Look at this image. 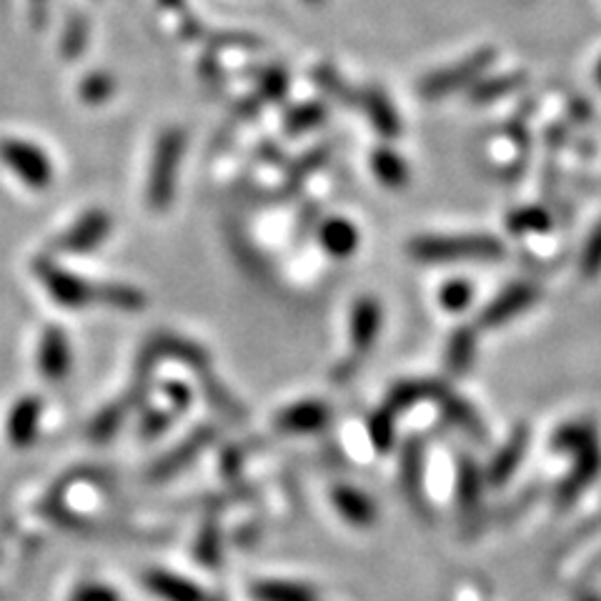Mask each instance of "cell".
Here are the masks:
<instances>
[{
	"label": "cell",
	"mask_w": 601,
	"mask_h": 601,
	"mask_svg": "<svg viewBox=\"0 0 601 601\" xmlns=\"http://www.w3.org/2000/svg\"><path fill=\"white\" fill-rule=\"evenodd\" d=\"M406 254L418 264H459V260H496L506 254V248L489 234H454L411 238Z\"/></svg>",
	"instance_id": "obj_1"
},
{
	"label": "cell",
	"mask_w": 601,
	"mask_h": 601,
	"mask_svg": "<svg viewBox=\"0 0 601 601\" xmlns=\"http://www.w3.org/2000/svg\"><path fill=\"white\" fill-rule=\"evenodd\" d=\"M186 154V134L180 128H166L158 136L154 158H150L148 168V186H146V200L150 210H168L176 196V178L180 160Z\"/></svg>",
	"instance_id": "obj_2"
},
{
	"label": "cell",
	"mask_w": 601,
	"mask_h": 601,
	"mask_svg": "<svg viewBox=\"0 0 601 601\" xmlns=\"http://www.w3.org/2000/svg\"><path fill=\"white\" fill-rule=\"evenodd\" d=\"M494 60H496V48H479L471 56L461 58L459 63L439 68L431 76H426L418 83V93L428 100H436V98L456 93V90L461 88H471L476 80L484 78V73Z\"/></svg>",
	"instance_id": "obj_3"
},
{
	"label": "cell",
	"mask_w": 601,
	"mask_h": 601,
	"mask_svg": "<svg viewBox=\"0 0 601 601\" xmlns=\"http://www.w3.org/2000/svg\"><path fill=\"white\" fill-rule=\"evenodd\" d=\"M0 164H3L20 184L33 190L50 188L56 178V168L50 164V156L46 150L23 138L0 140Z\"/></svg>",
	"instance_id": "obj_4"
},
{
	"label": "cell",
	"mask_w": 601,
	"mask_h": 601,
	"mask_svg": "<svg viewBox=\"0 0 601 601\" xmlns=\"http://www.w3.org/2000/svg\"><path fill=\"white\" fill-rule=\"evenodd\" d=\"M33 274L40 284L48 290V296L63 308H88L98 306V290L100 286L90 284L83 276L70 274V270L60 268L56 260L50 258H36Z\"/></svg>",
	"instance_id": "obj_5"
},
{
	"label": "cell",
	"mask_w": 601,
	"mask_h": 601,
	"mask_svg": "<svg viewBox=\"0 0 601 601\" xmlns=\"http://www.w3.org/2000/svg\"><path fill=\"white\" fill-rule=\"evenodd\" d=\"M36 368L48 384H63L73 371V348H70L68 334L58 326H48L40 334L36 348Z\"/></svg>",
	"instance_id": "obj_6"
},
{
	"label": "cell",
	"mask_w": 601,
	"mask_h": 601,
	"mask_svg": "<svg viewBox=\"0 0 601 601\" xmlns=\"http://www.w3.org/2000/svg\"><path fill=\"white\" fill-rule=\"evenodd\" d=\"M384 331V306L376 296H358L351 306L348 316V338L354 348V361L364 358Z\"/></svg>",
	"instance_id": "obj_7"
},
{
	"label": "cell",
	"mask_w": 601,
	"mask_h": 601,
	"mask_svg": "<svg viewBox=\"0 0 601 601\" xmlns=\"http://www.w3.org/2000/svg\"><path fill=\"white\" fill-rule=\"evenodd\" d=\"M114 230V218L104 208H90L56 240V248L63 254H90Z\"/></svg>",
	"instance_id": "obj_8"
},
{
	"label": "cell",
	"mask_w": 601,
	"mask_h": 601,
	"mask_svg": "<svg viewBox=\"0 0 601 601\" xmlns=\"http://www.w3.org/2000/svg\"><path fill=\"white\" fill-rule=\"evenodd\" d=\"M539 300V288L526 280H516V284L506 286L501 294L491 300V304L481 311L479 326L481 328H499L506 326L511 318L524 314Z\"/></svg>",
	"instance_id": "obj_9"
},
{
	"label": "cell",
	"mask_w": 601,
	"mask_h": 601,
	"mask_svg": "<svg viewBox=\"0 0 601 601\" xmlns=\"http://www.w3.org/2000/svg\"><path fill=\"white\" fill-rule=\"evenodd\" d=\"M601 474V446L594 444L584 451H579L574 459V466L569 469V474L561 479V484L556 486L554 504L559 509H566L574 504V501L584 494L591 486V481Z\"/></svg>",
	"instance_id": "obj_10"
},
{
	"label": "cell",
	"mask_w": 601,
	"mask_h": 601,
	"mask_svg": "<svg viewBox=\"0 0 601 601\" xmlns=\"http://www.w3.org/2000/svg\"><path fill=\"white\" fill-rule=\"evenodd\" d=\"M274 424L284 434H318L331 424V406L318 398L296 401L278 411Z\"/></svg>",
	"instance_id": "obj_11"
},
{
	"label": "cell",
	"mask_w": 601,
	"mask_h": 601,
	"mask_svg": "<svg viewBox=\"0 0 601 601\" xmlns=\"http://www.w3.org/2000/svg\"><path fill=\"white\" fill-rule=\"evenodd\" d=\"M40 418H43V398L40 396H20L13 408L8 414L6 434L13 449H30L36 444L38 431H40Z\"/></svg>",
	"instance_id": "obj_12"
},
{
	"label": "cell",
	"mask_w": 601,
	"mask_h": 601,
	"mask_svg": "<svg viewBox=\"0 0 601 601\" xmlns=\"http://www.w3.org/2000/svg\"><path fill=\"white\" fill-rule=\"evenodd\" d=\"M331 506L336 514L354 529H371L378 521V506L366 491L351 484H338L331 489Z\"/></svg>",
	"instance_id": "obj_13"
},
{
	"label": "cell",
	"mask_w": 601,
	"mask_h": 601,
	"mask_svg": "<svg viewBox=\"0 0 601 601\" xmlns=\"http://www.w3.org/2000/svg\"><path fill=\"white\" fill-rule=\"evenodd\" d=\"M529 439L531 431L526 424H519L511 431L506 444L496 451L486 469V481L491 486H504L506 481L516 474V469L521 466V461H524L529 451Z\"/></svg>",
	"instance_id": "obj_14"
},
{
	"label": "cell",
	"mask_w": 601,
	"mask_h": 601,
	"mask_svg": "<svg viewBox=\"0 0 601 601\" xmlns=\"http://www.w3.org/2000/svg\"><path fill=\"white\" fill-rule=\"evenodd\" d=\"M401 489L408 499V504L416 511H426L424 506V439L411 436L404 451H401Z\"/></svg>",
	"instance_id": "obj_15"
},
{
	"label": "cell",
	"mask_w": 601,
	"mask_h": 601,
	"mask_svg": "<svg viewBox=\"0 0 601 601\" xmlns=\"http://www.w3.org/2000/svg\"><path fill=\"white\" fill-rule=\"evenodd\" d=\"M318 246L326 250L331 258H351L361 246V230L344 216H331L324 224H318Z\"/></svg>",
	"instance_id": "obj_16"
},
{
	"label": "cell",
	"mask_w": 601,
	"mask_h": 601,
	"mask_svg": "<svg viewBox=\"0 0 601 601\" xmlns=\"http://www.w3.org/2000/svg\"><path fill=\"white\" fill-rule=\"evenodd\" d=\"M144 587L160 601H208L204 589L168 569H148L144 574Z\"/></svg>",
	"instance_id": "obj_17"
},
{
	"label": "cell",
	"mask_w": 601,
	"mask_h": 601,
	"mask_svg": "<svg viewBox=\"0 0 601 601\" xmlns=\"http://www.w3.org/2000/svg\"><path fill=\"white\" fill-rule=\"evenodd\" d=\"M444 381L439 378H408L398 381L396 386H391L386 394V408L391 414H398V411H408L416 404H424V401H436L441 391H444Z\"/></svg>",
	"instance_id": "obj_18"
},
{
	"label": "cell",
	"mask_w": 601,
	"mask_h": 601,
	"mask_svg": "<svg viewBox=\"0 0 601 601\" xmlns=\"http://www.w3.org/2000/svg\"><path fill=\"white\" fill-rule=\"evenodd\" d=\"M436 404L441 406V411H444V416L451 421V424L459 426L461 431H466L471 439H476V441L489 439L484 418L476 414V408L471 406L464 396L454 394L451 386H444V391H441L436 398Z\"/></svg>",
	"instance_id": "obj_19"
},
{
	"label": "cell",
	"mask_w": 601,
	"mask_h": 601,
	"mask_svg": "<svg viewBox=\"0 0 601 601\" xmlns=\"http://www.w3.org/2000/svg\"><path fill=\"white\" fill-rule=\"evenodd\" d=\"M361 106H364L366 116L371 120V126H374L376 134L386 140H394L401 136V118L396 114L394 104H391L388 96L381 88H366L364 96H361Z\"/></svg>",
	"instance_id": "obj_20"
},
{
	"label": "cell",
	"mask_w": 601,
	"mask_h": 601,
	"mask_svg": "<svg viewBox=\"0 0 601 601\" xmlns=\"http://www.w3.org/2000/svg\"><path fill=\"white\" fill-rule=\"evenodd\" d=\"M484 474H481L479 464L471 456L459 459V471H456V499L459 509L464 511L466 519L476 516V511L481 509V499H484Z\"/></svg>",
	"instance_id": "obj_21"
},
{
	"label": "cell",
	"mask_w": 601,
	"mask_h": 601,
	"mask_svg": "<svg viewBox=\"0 0 601 601\" xmlns=\"http://www.w3.org/2000/svg\"><path fill=\"white\" fill-rule=\"evenodd\" d=\"M371 170H374L378 184L391 190L406 188L411 180V170L404 156L396 154V150L388 146H378L374 154H371Z\"/></svg>",
	"instance_id": "obj_22"
},
{
	"label": "cell",
	"mask_w": 601,
	"mask_h": 601,
	"mask_svg": "<svg viewBox=\"0 0 601 601\" xmlns=\"http://www.w3.org/2000/svg\"><path fill=\"white\" fill-rule=\"evenodd\" d=\"M254 601H321L316 589L288 579H260L250 584Z\"/></svg>",
	"instance_id": "obj_23"
},
{
	"label": "cell",
	"mask_w": 601,
	"mask_h": 601,
	"mask_svg": "<svg viewBox=\"0 0 601 601\" xmlns=\"http://www.w3.org/2000/svg\"><path fill=\"white\" fill-rule=\"evenodd\" d=\"M599 444L597 441V426L587 424V421H571L554 431L551 436V451H561V454H579L589 446Z\"/></svg>",
	"instance_id": "obj_24"
},
{
	"label": "cell",
	"mask_w": 601,
	"mask_h": 601,
	"mask_svg": "<svg viewBox=\"0 0 601 601\" xmlns=\"http://www.w3.org/2000/svg\"><path fill=\"white\" fill-rule=\"evenodd\" d=\"M474 356H476V328L471 326L456 328L446 346V368L456 376L466 374L471 364H474Z\"/></svg>",
	"instance_id": "obj_25"
},
{
	"label": "cell",
	"mask_w": 601,
	"mask_h": 601,
	"mask_svg": "<svg viewBox=\"0 0 601 601\" xmlns=\"http://www.w3.org/2000/svg\"><path fill=\"white\" fill-rule=\"evenodd\" d=\"M524 80H526V73H521V70H511V73L494 76V78H481L471 86L469 98L474 100V104H494V100L519 90L521 86H524Z\"/></svg>",
	"instance_id": "obj_26"
},
{
	"label": "cell",
	"mask_w": 601,
	"mask_h": 601,
	"mask_svg": "<svg viewBox=\"0 0 601 601\" xmlns=\"http://www.w3.org/2000/svg\"><path fill=\"white\" fill-rule=\"evenodd\" d=\"M554 226V218L546 208L541 206H521L516 210H511L506 218V228L514 236H524V234H546Z\"/></svg>",
	"instance_id": "obj_27"
},
{
	"label": "cell",
	"mask_w": 601,
	"mask_h": 601,
	"mask_svg": "<svg viewBox=\"0 0 601 601\" xmlns=\"http://www.w3.org/2000/svg\"><path fill=\"white\" fill-rule=\"evenodd\" d=\"M146 304H148L146 294L136 286L100 284L98 306H108V308H116V311H144Z\"/></svg>",
	"instance_id": "obj_28"
},
{
	"label": "cell",
	"mask_w": 601,
	"mask_h": 601,
	"mask_svg": "<svg viewBox=\"0 0 601 601\" xmlns=\"http://www.w3.org/2000/svg\"><path fill=\"white\" fill-rule=\"evenodd\" d=\"M474 300V288L464 278H451L439 288V306L449 311V314H461Z\"/></svg>",
	"instance_id": "obj_29"
},
{
	"label": "cell",
	"mask_w": 601,
	"mask_h": 601,
	"mask_svg": "<svg viewBox=\"0 0 601 601\" xmlns=\"http://www.w3.org/2000/svg\"><path fill=\"white\" fill-rule=\"evenodd\" d=\"M368 436H371V444H374V449L381 451V454H386V451H391V446H394V441H396L394 414H391L386 406L371 414Z\"/></svg>",
	"instance_id": "obj_30"
},
{
	"label": "cell",
	"mask_w": 601,
	"mask_h": 601,
	"mask_svg": "<svg viewBox=\"0 0 601 601\" xmlns=\"http://www.w3.org/2000/svg\"><path fill=\"white\" fill-rule=\"evenodd\" d=\"M114 90H116V80L106 76V73H93V76H88L83 83H80L78 88V96L86 100V104H106V100L114 96Z\"/></svg>",
	"instance_id": "obj_31"
},
{
	"label": "cell",
	"mask_w": 601,
	"mask_h": 601,
	"mask_svg": "<svg viewBox=\"0 0 601 601\" xmlns=\"http://www.w3.org/2000/svg\"><path fill=\"white\" fill-rule=\"evenodd\" d=\"M326 116V108L321 104H304L288 114V134H304V130L318 126Z\"/></svg>",
	"instance_id": "obj_32"
},
{
	"label": "cell",
	"mask_w": 601,
	"mask_h": 601,
	"mask_svg": "<svg viewBox=\"0 0 601 601\" xmlns=\"http://www.w3.org/2000/svg\"><path fill=\"white\" fill-rule=\"evenodd\" d=\"M68 601H124L114 587L104 584V581H80L70 591Z\"/></svg>",
	"instance_id": "obj_33"
},
{
	"label": "cell",
	"mask_w": 601,
	"mask_h": 601,
	"mask_svg": "<svg viewBox=\"0 0 601 601\" xmlns=\"http://www.w3.org/2000/svg\"><path fill=\"white\" fill-rule=\"evenodd\" d=\"M579 268L587 278H594L601 274V220L594 226V230H591L587 246L581 250Z\"/></svg>",
	"instance_id": "obj_34"
},
{
	"label": "cell",
	"mask_w": 601,
	"mask_h": 601,
	"mask_svg": "<svg viewBox=\"0 0 601 601\" xmlns=\"http://www.w3.org/2000/svg\"><path fill=\"white\" fill-rule=\"evenodd\" d=\"M316 83L326 90L331 98H338L341 104H354V93L344 83V78H338V73L331 66L316 68Z\"/></svg>",
	"instance_id": "obj_35"
},
{
	"label": "cell",
	"mask_w": 601,
	"mask_h": 601,
	"mask_svg": "<svg viewBox=\"0 0 601 601\" xmlns=\"http://www.w3.org/2000/svg\"><path fill=\"white\" fill-rule=\"evenodd\" d=\"M288 88V78L280 68H270L268 73L264 76V80H260V88H258V96L260 100H274V98H280L286 93Z\"/></svg>",
	"instance_id": "obj_36"
},
{
	"label": "cell",
	"mask_w": 601,
	"mask_h": 601,
	"mask_svg": "<svg viewBox=\"0 0 601 601\" xmlns=\"http://www.w3.org/2000/svg\"><path fill=\"white\" fill-rule=\"evenodd\" d=\"M218 549H220L218 531H216L214 526H208V531H204V534H200V541H198V556L204 559V564L216 566V564H218Z\"/></svg>",
	"instance_id": "obj_37"
},
{
	"label": "cell",
	"mask_w": 601,
	"mask_h": 601,
	"mask_svg": "<svg viewBox=\"0 0 601 601\" xmlns=\"http://www.w3.org/2000/svg\"><path fill=\"white\" fill-rule=\"evenodd\" d=\"M83 46H86V23H83V20L76 18L73 23L68 26L63 53L66 56H73V53H78V50H83Z\"/></svg>",
	"instance_id": "obj_38"
},
{
	"label": "cell",
	"mask_w": 601,
	"mask_h": 601,
	"mask_svg": "<svg viewBox=\"0 0 601 601\" xmlns=\"http://www.w3.org/2000/svg\"><path fill=\"white\" fill-rule=\"evenodd\" d=\"M170 416L168 414H160V411H154V414H148L144 418V428H140V434H144L146 439H154L158 434H164V431L170 426Z\"/></svg>",
	"instance_id": "obj_39"
},
{
	"label": "cell",
	"mask_w": 601,
	"mask_h": 601,
	"mask_svg": "<svg viewBox=\"0 0 601 601\" xmlns=\"http://www.w3.org/2000/svg\"><path fill=\"white\" fill-rule=\"evenodd\" d=\"M164 394H166L170 401H174V408H176V411H186L188 404H190V391H188V386L178 384V381H176V384H166V386H164Z\"/></svg>",
	"instance_id": "obj_40"
},
{
	"label": "cell",
	"mask_w": 601,
	"mask_h": 601,
	"mask_svg": "<svg viewBox=\"0 0 601 601\" xmlns=\"http://www.w3.org/2000/svg\"><path fill=\"white\" fill-rule=\"evenodd\" d=\"M594 80H597V86L601 88V58L597 60V66H594Z\"/></svg>",
	"instance_id": "obj_41"
},
{
	"label": "cell",
	"mask_w": 601,
	"mask_h": 601,
	"mask_svg": "<svg viewBox=\"0 0 601 601\" xmlns=\"http://www.w3.org/2000/svg\"><path fill=\"white\" fill-rule=\"evenodd\" d=\"M577 601H601V599L594 597V594H581Z\"/></svg>",
	"instance_id": "obj_42"
},
{
	"label": "cell",
	"mask_w": 601,
	"mask_h": 601,
	"mask_svg": "<svg viewBox=\"0 0 601 601\" xmlns=\"http://www.w3.org/2000/svg\"><path fill=\"white\" fill-rule=\"evenodd\" d=\"M30 3H33V6L38 8V6H46V3H48V0H30Z\"/></svg>",
	"instance_id": "obj_43"
},
{
	"label": "cell",
	"mask_w": 601,
	"mask_h": 601,
	"mask_svg": "<svg viewBox=\"0 0 601 601\" xmlns=\"http://www.w3.org/2000/svg\"><path fill=\"white\" fill-rule=\"evenodd\" d=\"M306 3H324V0H306Z\"/></svg>",
	"instance_id": "obj_44"
},
{
	"label": "cell",
	"mask_w": 601,
	"mask_h": 601,
	"mask_svg": "<svg viewBox=\"0 0 601 601\" xmlns=\"http://www.w3.org/2000/svg\"><path fill=\"white\" fill-rule=\"evenodd\" d=\"M210 601H224V599H210Z\"/></svg>",
	"instance_id": "obj_45"
}]
</instances>
